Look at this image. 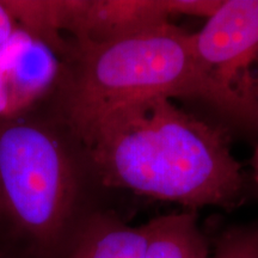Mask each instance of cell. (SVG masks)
Masks as SVG:
<instances>
[{"label": "cell", "mask_w": 258, "mask_h": 258, "mask_svg": "<svg viewBox=\"0 0 258 258\" xmlns=\"http://www.w3.org/2000/svg\"><path fill=\"white\" fill-rule=\"evenodd\" d=\"M192 46L209 79L241 103L258 124V0H222L205 27L192 34Z\"/></svg>", "instance_id": "obj_4"}, {"label": "cell", "mask_w": 258, "mask_h": 258, "mask_svg": "<svg viewBox=\"0 0 258 258\" xmlns=\"http://www.w3.org/2000/svg\"><path fill=\"white\" fill-rule=\"evenodd\" d=\"M211 258H258V220L222 233Z\"/></svg>", "instance_id": "obj_10"}, {"label": "cell", "mask_w": 258, "mask_h": 258, "mask_svg": "<svg viewBox=\"0 0 258 258\" xmlns=\"http://www.w3.org/2000/svg\"><path fill=\"white\" fill-rule=\"evenodd\" d=\"M74 199V176L59 140L40 124L0 121V209L37 240L60 234Z\"/></svg>", "instance_id": "obj_3"}, {"label": "cell", "mask_w": 258, "mask_h": 258, "mask_svg": "<svg viewBox=\"0 0 258 258\" xmlns=\"http://www.w3.org/2000/svg\"><path fill=\"white\" fill-rule=\"evenodd\" d=\"M103 184L195 209L239 201L244 177L221 128L153 98L112 112L85 144Z\"/></svg>", "instance_id": "obj_1"}, {"label": "cell", "mask_w": 258, "mask_h": 258, "mask_svg": "<svg viewBox=\"0 0 258 258\" xmlns=\"http://www.w3.org/2000/svg\"><path fill=\"white\" fill-rule=\"evenodd\" d=\"M254 99H256V105L258 109V67L254 74Z\"/></svg>", "instance_id": "obj_14"}, {"label": "cell", "mask_w": 258, "mask_h": 258, "mask_svg": "<svg viewBox=\"0 0 258 258\" xmlns=\"http://www.w3.org/2000/svg\"><path fill=\"white\" fill-rule=\"evenodd\" d=\"M198 99L226 116L256 123L245 106L209 79L192 34L172 23L99 44H77L62 108L84 144L112 112L153 98Z\"/></svg>", "instance_id": "obj_2"}, {"label": "cell", "mask_w": 258, "mask_h": 258, "mask_svg": "<svg viewBox=\"0 0 258 258\" xmlns=\"http://www.w3.org/2000/svg\"><path fill=\"white\" fill-rule=\"evenodd\" d=\"M55 51L17 28L0 48V118L12 115L38 98L57 78Z\"/></svg>", "instance_id": "obj_5"}, {"label": "cell", "mask_w": 258, "mask_h": 258, "mask_svg": "<svg viewBox=\"0 0 258 258\" xmlns=\"http://www.w3.org/2000/svg\"><path fill=\"white\" fill-rule=\"evenodd\" d=\"M145 258H211L195 212L160 215L145 224Z\"/></svg>", "instance_id": "obj_8"}, {"label": "cell", "mask_w": 258, "mask_h": 258, "mask_svg": "<svg viewBox=\"0 0 258 258\" xmlns=\"http://www.w3.org/2000/svg\"><path fill=\"white\" fill-rule=\"evenodd\" d=\"M16 29L15 19L3 4V0H0V48L11 38Z\"/></svg>", "instance_id": "obj_12"}, {"label": "cell", "mask_w": 258, "mask_h": 258, "mask_svg": "<svg viewBox=\"0 0 258 258\" xmlns=\"http://www.w3.org/2000/svg\"><path fill=\"white\" fill-rule=\"evenodd\" d=\"M145 225L133 227L110 215H96L85 226L70 258H145Z\"/></svg>", "instance_id": "obj_7"}, {"label": "cell", "mask_w": 258, "mask_h": 258, "mask_svg": "<svg viewBox=\"0 0 258 258\" xmlns=\"http://www.w3.org/2000/svg\"><path fill=\"white\" fill-rule=\"evenodd\" d=\"M167 0H78L70 31L77 44H99L171 23Z\"/></svg>", "instance_id": "obj_6"}, {"label": "cell", "mask_w": 258, "mask_h": 258, "mask_svg": "<svg viewBox=\"0 0 258 258\" xmlns=\"http://www.w3.org/2000/svg\"><path fill=\"white\" fill-rule=\"evenodd\" d=\"M78 0H3L16 23L55 51L63 46L61 31H69Z\"/></svg>", "instance_id": "obj_9"}, {"label": "cell", "mask_w": 258, "mask_h": 258, "mask_svg": "<svg viewBox=\"0 0 258 258\" xmlns=\"http://www.w3.org/2000/svg\"><path fill=\"white\" fill-rule=\"evenodd\" d=\"M252 180L254 189H256L258 194V146L256 147V151H254L252 158Z\"/></svg>", "instance_id": "obj_13"}, {"label": "cell", "mask_w": 258, "mask_h": 258, "mask_svg": "<svg viewBox=\"0 0 258 258\" xmlns=\"http://www.w3.org/2000/svg\"><path fill=\"white\" fill-rule=\"evenodd\" d=\"M222 0H167L170 16H198L209 18L220 8Z\"/></svg>", "instance_id": "obj_11"}]
</instances>
